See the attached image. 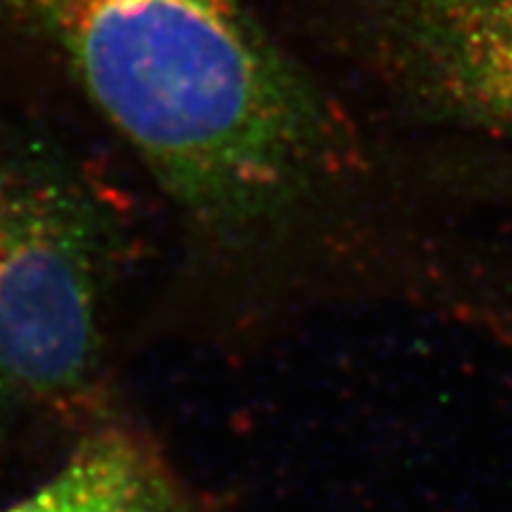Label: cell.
Masks as SVG:
<instances>
[{
	"mask_svg": "<svg viewBox=\"0 0 512 512\" xmlns=\"http://www.w3.org/2000/svg\"><path fill=\"white\" fill-rule=\"evenodd\" d=\"M48 34L159 185L211 226L283 209L328 117L238 0H5Z\"/></svg>",
	"mask_w": 512,
	"mask_h": 512,
	"instance_id": "1",
	"label": "cell"
},
{
	"mask_svg": "<svg viewBox=\"0 0 512 512\" xmlns=\"http://www.w3.org/2000/svg\"><path fill=\"white\" fill-rule=\"evenodd\" d=\"M384 43L439 112L512 133V0H392Z\"/></svg>",
	"mask_w": 512,
	"mask_h": 512,
	"instance_id": "3",
	"label": "cell"
},
{
	"mask_svg": "<svg viewBox=\"0 0 512 512\" xmlns=\"http://www.w3.org/2000/svg\"><path fill=\"white\" fill-rule=\"evenodd\" d=\"M3 512H176L169 486L121 437L88 441L36 494Z\"/></svg>",
	"mask_w": 512,
	"mask_h": 512,
	"instance_id": "4",
	"label": "cell"
},
{
	"mask_svg": "<svg viewBox=\"0 0 512 512\" xmlns=\"http://www.w3.org/2000/svg\"><path fill=\"white\" fill-rule=\"evenodd\" d=\"M81 228L53 192H0V380L22 392H64L93 361L95 290Z\"/></svg>",
	"mask_w": 512,
	"mask_h": 512,
	"instance_id": "2",
	"label": "cell"
}]
</instances>
